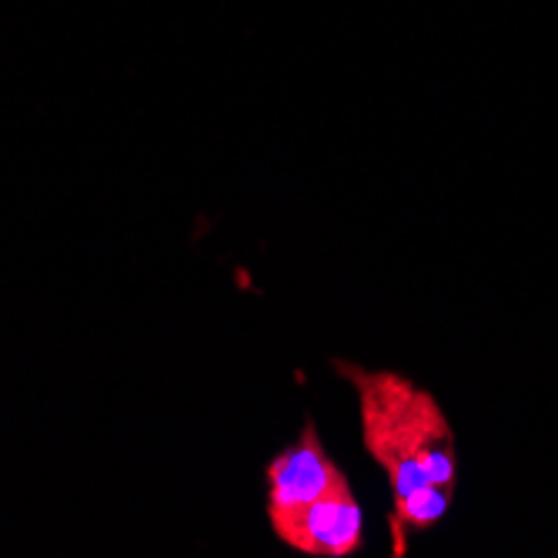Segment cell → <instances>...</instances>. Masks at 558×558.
Returning <instances> with one entry per match:
<instances>
[{
    "instance_id": "cell-1",
    "label": "cell",
    "mask_w": 558,
    "mask_h": 558,
    "mask_svg": "<svg viewBox=\"0 0 558 558\" xmlns=\"http://www.w3.org/2000/svg\"><path fill=\"white\" fill-rule=\"evenodd\" d=\"M335 372L359 398L362 445L385 472L391 492V545L404 555L415 532L435 529L459 488V448L438 398L388 368L335 362Z\"/></svg>"
},
{
    "instance_id": "cell-2",
    "label": "cell",
    "mask_w": 558,
    "mask_h": 558,
    "mask_svg": "<svg viewBox=\"0 0 558 558\" xmlns=\"http://www.w3.org/2000/svg\"><path fill=\"white\" fill-rule=\"evenodd\" d=\"M265 515L275 538L304 558H351L365 545L362 501L312 418L265 469Z\"/></svg>"
}]
</instances>
